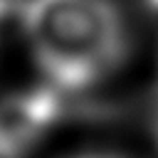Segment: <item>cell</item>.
Here are the masks:
<instances>
[{"label": "cell", "instance_id": "obj_3", "mask_svg": "<svg viewBox=\"0 0 158 158\" xmlns=\"http://www.w3.org/2000/svg\"><path fill=\"white\" fill-rule=\"evenodd\" d=\"M153 131H156V141H158V86L153 94Z\"/></svg>", "mask_w": 158, "mask_h": 158}, {"label": "cell", "instance_id": "obj_5", "mask_svg": "<svg viewBox=\"0 0 158 158\" xmlns=\"http://www.w3.org/2000/svg\"><path fill=\"white\" fill-rule=\"evenodd\" d=\"M81 158H116V156H81Z\"/></svg>", "mask_w": 158, "mask_h": 158}, {"label": "cell", "instance_id": "obj_2", "mask_svg": "<svg viewBox=\"0 0 158 158\" xmlns=\"http://www.w3.org/2000/svg\"><path fill=\"white\" fill-rule=\"evenodd\" d=\"M64 111L49 84L0 96V158H27Z\"/></svg>", "mask_w": 158, "mask_h": 158}, {"label": "cell", "instance_id": "obj_1", "mask_svg": "<svg viewBox=\"0 0 158 158\" xmlns=\"http://www.w3.org/2000/svg\"><path fill=\"white\" fill-rule=\"evenodd\" d=\"M35 62L59 94L84 91L126 57V27L111 0H25Z\"/></svg>", "mask_w": 158, "mask_h": 158}, {"label": "cell", "instance_id": "obj_4", "mask_svg": "<svg viewBox=\"0 0 158 158\" xmlns=\"http://www.w3.org/2000/svg\"><path fill=\"white\" fill-rule=\"evenodd\" d=\"M148 7H151L156 15H158V0H148Z\"/></svg>", "mask_w": 158, "mask_h": 158}]
</instances>
